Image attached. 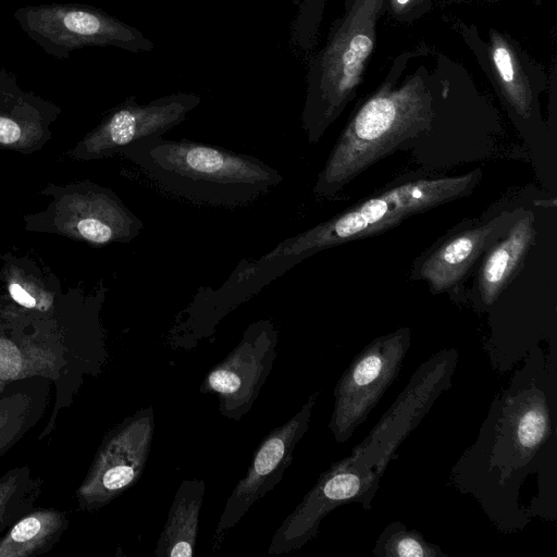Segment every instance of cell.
Here are the masks:
<instances>
[{"label":"cell","mask_w":557,"mask_h":557,"mask_svg":"<svg viewBox=\"0 0 557 557\" xmlns=\"http://www.w3.org/2000/svg\"><path fill=\"white\" fill-rule=\"evenodd\" d=\"M510 387L493 403L478 441L456 466L455 479L471 491L504 529L524 522L518 488L555 446L556 363L531 352Z\"/></svg>","instance_id":"1"},{"label":"cell","mask_w":557,"mask_h":557,"mask_svg":"<svg viewBox=\"0 0 557 557\" xmlns=\"http://www.w3.org/2000/svg\"><path fill=\"white\" fill-rule=\"evenodd\" d=\"M479 172L461 176L418 178L385 190L305 232L280 242L259 258L243 259L228 276L231 286L251 298L264 286L315 252L368 236L410 214L467 194Z\"/></svg>","instance_id":"2"},{"label":"cell","mask_w":557,"mask_h":557,"mask_svg":"<svg viewBox=\"0 0 557 557\" xmlns=\"http://www.w3.org/2000/svg\"><path fill=\"white\" fill-rule=\"evenodd\" d=\"M123 152L163 191L212 207L249 205L283 181L251 154L186 138H148Z\"/></svg>","instance_id":"3"},{"label":"cell","mask_w":557,"mask_h":557,"mask_svg":"<svg viewBox=\"0 0 557 557\" xmlns=\"http://www.w3.org/2000/svg\"><path fill=\"white\" fill-rule=\"evenodd\" d=\"M14 16L28 37L60 59L86 46H112L129 52L154 49V44L139 29L89 5H28L18 9Z\"/></svg>","instance_id":"4"},{"label":"cell","mask_w":557,"mask_h":557,"mask_svg":"<svg viewBox=\"0 0 557 557\" xmlns=\"http://www.w3.org/2000/svg\"><path fill=\"white\" fill-rule=\"evenodd\" d=\"M409 346L410 330H397L372 341L344 371L334 388L329 422L337 444L351 437L393 384Z\"/></svg>","instance_id":"5"},{"label":"cell","mask_w":557,"mask_h":557,"mask_svg":"<svg viewBox=\"0 0 557 557\" xmlns=\"http://www.w3.org/2000/svg\"><path fill=\"white\" fill-rule=\"evenodd\" d=\"M277 343L278 332L272 321L260 319L250 323L239 343L208 371L200 393L215 395L219 411L226 419L242 420L272 371Z\"/></svg>","instance_id":"6"},{"label":"cell","mask_w":557,"mask_h":557,"mask_svg":"<svg viewBox=\"0 0 557 557\" xmlns=\"http://www.w3.org/2000/svg\"><path fill=\"white\" fill-rule=\"evenodd\" d=\"M154 429V409L149 406L126 417L107 433L79 490L85 508H101L139 481L150 455Z\"/></svg>","instance_id":"7"},{"label":"cell","mask_w":557,"mask_h":557,"mask_svg":"<svg viewBox=\"0 0 557 557\" xmlns=\"http://www.w3.org/2000/svg\"><path fill=\"white\" fill-rule=\"evenodd\" d=\"M319 392H313L300 409L284 424L273 429L260 442L251 462L228 495L213 534V548H218L226 533L249 509L283 479L293 462L296 445L309 429Z\"/></svg>","instance_id":"8"},{"label":"cell","mask_w":557,"mask_h":557,"mask_svg":"<svg viewBox=\"0 0 557 557\" xmlns=\"http://www.w3.org/2000/svg\"><path fill=\"white\" fill-rule=\"evenodd\" d=\"M201 102L195 92L178 91L138 103L132 96L103 124L104 147L122 151L148 138L163 136L183 123Z\"/></svg>","instance_id":"9"},{"label":"cell","mask_w":557,"mask_h":557,"mask_svg":"<svg viewBox=\"0 0 557 557\" xmlns=\"http://www.w3.org/2000/svg\"><path fill=\"white\" fill-rule=\"evenodd\" d=\"M519 214L503 212L446 240L422 262L419 277L430 284L433 293L451 288L481 253L503 237Z\"/></svg>","instance_id":"10"},{"label":"cell","mask_w":557,"mask_h":557,"mask_svg":"<svg viewBox=\"0 0 557 557\" xmlns=\"http://www.w3.org/2000/svg\"><path fill=\"white\" fill-rule=\"evenodd\" d=\"M205 493L206 482L202 479L181 482L157 541L154 557L194 556Z\"/></svg>","instance_id":"11"},{"label":"cell","mask_w":557,"mask_h":557,"mask_svg":"<svg viewBox=\"0 0 557 557\" xmlns=\"http://www.w3.org/2000/svg\"><path fill=\"white\" fill-rule=\"evenodd\" d=\"M533 225L532 212L523 213L522 210L503 238L491 247L483 262L479 282L481 298L486 306L497 299L531 247L535 236Z\"/></svg>","instance_id":"12"},{"label":"cell","mask_w":557,"mask_h":557,"mask_svg":"<svg viewBox=\"0 0 557 557\" xmlns=\"http://www.w3.org/2000/svg\"><path fill=\"white\" fill-rule=\"evenodd\" d=\"M64 523V516L53 510L24 517L0 541V557H25L40 550L61 532Z\"/></svg>","instance_id":"13"},{"label":"cell","mask_w":557,"mask_h":557,"mask_svg":"<svg viewBox=\"0 0 557 557\" xmlns=\"http://www.w3.org/2000/svg\"><path fill=\"white\" fill-rule=\"evenodd\" d=\"M373 555L377 557H443L438 546L429 543L416 530L401 522L389 523L376 540Z\"/></svg>","instance_id":"14"},{"label":"cell","mask_w":557,"mask_h":557,"mask_svg":"<svg viewBox=\"0 0 557 557\" xmlns=\"http://www.w3.org/2000/svg\"><path fill=\"white\" fill-rule=\"evenodd\" d=\"M372 47V40L366 35H357L350 40L342 57V70L346 77L351 78L358 75Z\"/></svg>","instance_id":"15"},{"label":"cell","mask_w":557,"mask_h":557,"mask_svg":"<svg viewBox=\"0 0 557 557\" xmlns=\"http://www.w3.org/2000/svg\"><path fill=\"white\" fill-rule=\"evenodd\" d=\"M494 62L504 82L510 83L513 79V67L511 57L504 47H497L494 51Z\"/></svg>","instance_id":"16"},{"label":"cell","mask_w":557,"mask_h":557,"mask_svg":"<svg viewBox=\"0 0 557 557\" xmlns=\"http://www.w3.org/2000/svg\"><path fill=\"white\" fill-rule=\"evenodd\" d=\"M17 491V479L15 476H9L0 483V522L2 521L7 506L12 495Z\"/></svg>","instance_id":"17"},{"label":"cell","mask_w":557,"mask_h":557,"mask_svg":"<svg viewBox=\"0 0 557 557\" xmlns=\"http://www.w3.org/2000/svg\"><path fill=\"white\" fill-rule=\"evenodd\" d=\"M20 136V126L11 119L0 116V143L13 144Z\"/></svg>","instance_id":"18"},{"label":"cell","mask_w":557,"mask_h":557,"mask_svg":"<svg viewBox=\"0 0 557 557\" xmlns=\"http://www.w3.org/2000/svg\"><path fill=\"white\" fill-rule=\"evenodd\" d=\"M9 289L12 298L16 302L27 308L35 307L36 300L27 292H25L17 283H12Z\"/></svg>","instance_id":"19"},{"label":"cell","mask_w":557,"mask_h":557,"mask_svg":"<svg viewBox=\"0 0 557 557\" xmlns=\"http://www.w3.org/2000/svg\"><path fill=\"white\" fill-rule=\"evenodd\" d=\"M408 1H409V0H397V2H398L399 4H405V3H407Z\"/></svg>","instance_id":"20"}]
</instances>
